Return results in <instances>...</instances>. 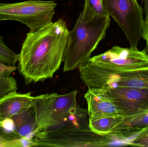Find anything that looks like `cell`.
<instances>
[{
	"label": "cell",
	"instance_id": "6da1fadb",
	"mask_svg": "<svg viewBox=\"0 0 148 147\" xmlns=\"http://www.w3.org/2000/svg\"><path fill=\"white\" fill-rule=\"evenodd\" d=\"M69 31L66 21L60 19L27 34L17 67L26 84L53 78L63 62Z\"/></svg>",
	"mask_w": 148,
	"mask_h": 147
},
{
	"label": "cell",
	"instance_id": "7a4b0ae2",
	"mask_svg": "<svg viewBox=\"0 0 148 147\" xmlns=\"http://www.w3.org/2000/svg\"><path fill=\"white\" fill-rule=\"evenodd\" d=\"M110 22L108 14L99 15L84 7L73 28L69 31L63 59L64 72L79 68L90 58L105 38Z\"/></svg>",
	"mask_w": 148,
	"mask_h": 147
},
{
	"label": "cell",
	"instance_id": "3957f363",
	"mask_svg": "<svg viewBox=\"0 0 148 147\" xmlns=\"http://www.w3.org/2000/svg\"><path fill=\"white\" fill-rule=\"evenodd\" d=\"M77 91L74 90L64 95L52 93L35 97L36 135L62 123L76 114L80 108L77 102Z\"/></svg>",
	"mask_w": 148,
	"mask_h": 147
},
{
	"label": "cell",
	"instance_id": "277c9868",
	"mask_svg": "<svg viewBox=\"0 0 148 147\" xmlns=\"http://www.w3.org/2000/svg\"><path fill=\"white\" fill-rule=\"evenodd\" d=\"M57 3L53 1L29 0L14 3H0V21L14 20L34 32L53 22Z\"/></svg>",
	"mask_w": 148,
	"mask_h": 147
},
{
	"label": "cell",
	"instance_id": "5b68a950",
	"mask_svg": "<svg viewBox=\"0 0 148 147\" xmlns=\"http://www.w3.org/2000/svg\"><path fill=\"white\" fill-rule=\"evenodd\" d=\"M104 9L125 34L130 47L137 48L143 37L145 19L144 9L137 0H103Z\"/></svg>",
	"mask_w": 148,
	"mask_h": 147
},
{
	"label": "cell",
	"instance_id": "8992f818",
	"mask_svg": "<svg viewBox=\"0 0 148 147\" xmlns=\"http://www.w3.org/2000/svg\"><path fill=\"white\" fill-rule=\"evenodd\" d=\"M89 60L105 66L116 73L148 67V56L143 51L117 46Z\"/></svg>",
	"mask_w": 148,
	"mask_h": 147
},
{
	"label": "cell",
	"instance_id": "52a82bcc",
	"mask_svg": "<svg viewBox=\"0 0 148 147\" xmlns=\"http://www.w3.org/2000/svg\"><path fill=\"white\" fill-rule=\"evenodd\" d=\"M116 105L123 112L124 117L136 114L148 103V92L126 87H117L106 91Z\"/></svg>",
	"mask_w": 148,
	"mask_h": 147
},
{
	"label": "cell",
	"instance_id": "ba28073f",
	"mask_svg": "<svg viewBox=\"0 0 148 147\" xmlns=\"http://www.w3.org/2000/svg\"><path fill=\"white\" fill-rule=\"evenodd\" d=\"M84 98L88 105L89 118L110 116L124 117L123 111L116 105L105 91L88 89L84 94Z\"/></svg>",
	"mask_w": 148,
	"mask_h": 147
},
{
	"label": "cell",
	"instance_id": "9c48e42d",
	"mask_svg": "<svg viewBox=\"0 0 148 147\" xmlns=\"http://www.w3.org/2000/svg\"><path fill=\"white\" fill-rule=\"evenodd\" d=\"M34 97L31 92L20 93L16 91L0 97V124L34 106Z\"/></svg>",
	"mask_w": 148,
	"mask_h": 147
},
{
	"label": "cell",
	"instance_id": "30bf717a",
	"mask_svg": "<svg viewBox=\"0 0 148 147\" xmlns=\"http://www.w3.org/2000/svg\"><path fill=\"white\" fill-rule=\"evenodd\" d=\"M4 122H6L8 125L1 126L12 131L22 138L33 140L36 135L34 106Z\"/></svg>",
	"mask_w": 148,
	"mask_h": 147
},
{
	"label": "cell",
	"instance_id": "8fae6325",
	"mask_svg": "<svg viewBox=\"0 0 148 147\" xmlns=\"http://www.w3.org/2000/svg\"><path fill=\"white\" fill-rule=\"evenodd\" d=\"M117 87H129L148 92V67L116 73L114 76L111 89Z\"/></svg>",
	"mask_w": 148,
	"mask_h": 147
},
{
	"label": "cell",
	"instance_id": "7c38bea8",
	"mask_svg": "<svg viewBox=\"0 0 148 147\" xmlns=\"http://www.w3.org/2000/svg\"><path fill=\"white\" fill-rule=\"evenodd\" d=\"M148 126V103L136 114L123 117V121L117 125L114 133L119 132L122 135L137 134Z\"/></svg>",
	"mask_w": 148,
	"mask_h": 147
},
{
	"label": "cell",
	"instance_id": "4fadbf2b",
	"mask_svg": "<svg viewBox=\"0 0 148 147\" xmlns=\"http://www.w3.org/2000/svg\"><path fill=\"white\" fill-rule=\"evenodd\" d=\"M122 116H110L96 118H89V127L98 135L104 136L114 133L117 125L123 121Z\"/></svg>",
	"mask_w": 148,
	"mask_h": 147
},
{
	"label": "cell",
	"instance_id": "5bb4252c",
	"mask_svg": "<svg viewBox=\"0 0 148 147\" xmlns=\"http://www.w3.org/2000/svg\"><path fill=\"white\" fill-rule=\"evenodd\" d=\"M34 146H36V144L33 140L22 138L0 126V147Z\"/></svg>",
	"mask_w": 148,
	"mask_h": 147
},
{
	"label": "cell",
	"instance_id": "9a60e30c",
	"mask_svg": "<svg viewBox=\"0 0 148 147\" xmlns=\"http://www.w3.org/2000/svg\"><path fill=\"white\" fill-rule=\"evenodd\" d=\"M19 60V54L10 50L3 41V37L0 36V61L11 66H15Z\"/></svg>",
	"mask_w": 148,
	"mask_h": 147
},
{
	"label": "cell",
	"instance_id": "2e32d148",
	"mask_svg": "<svg viewBox=\"0 0 148 147\" xmlns=\"http://www.w3.org/2000/svg\"><path fill=\"white\" fill-rule=\"evenodd\" d=\"M18 88L17 81L13 77L0 78V97L17 90Z\"/></svg>",
	"mask_w": 148,
	"mask_h": 147
},
{
	"label": "cell",
	"instance_id": "e0dca14e",
	"mask_svg": "<svg viewBox=\"0 0 148 147\" xmlns=\"http://www.w3.org/2000/svg\"><path fill=\"white\" fill-rule=\"evenodd\" d=\"M127 145L148 147V126L137 133L134 138L128 141Z\"/></svg>",
	"mask_w": 148,
	"mask_h": 147
},
{
	"label": "cell",
	"instance_id": "ac0fdd59",
	"mask_svg": "<svg viewBox=\"0 0 148 147\" xmlns=\"http://www.w3.org/2000/svg\"><path fill=\"white\" fill-rule=\"evenodd\" d=\"M84 7L97 14L101 16L108 15L103 6V0H84Z\"/></svg>",
	"mask_w": 148,
	"mask_h": 147
},
{
	"label": "cell",
	"instance_id": "d6986e66",
	"mask_svg": "<svg viewBox=\"0 0 148 147\" xmlns=\"http://www.w3.org/2000/svg\"><path fill=\"white\" fill-rule=\"evenodd\" d=\"M15 66H11L6 64L0 61V78H7L10 77V75L17 69Z\"/></svg>",
	"mask_w": 148,
	"mask_h": 147
},
{
	"label": "cell",
	"instance_id": "ffe728a7",
	"mask_svg": "<svg viewBox=\"0 0 148 147\" xmlns=\"http://www.w3.org/2000/svg\"><path fill=\"white\" fill-rule=\"evenodd\" d=\"M143 38L146 41V45H148V18L145 20L144 31H143Z\"/></svg>",
	"mask_w": 148,
	"mask_h": 147
},
{
	"label": "cell",
	"instance_id": "44dd1931",
	"mask_svg": "<svg viewBox=\"0 0 148 147\" xmlns=\"http://www.w3.org/2000/svg\"><path fill=\"white\" fill-rule=\"evenodd\" d=\"M143 51L144 52L147 54V55L148 56V45H146V47H145V49H144Z\"/></svg>",
	"mask_w": 148,
	"mask_h": 147
}]
</instances>
